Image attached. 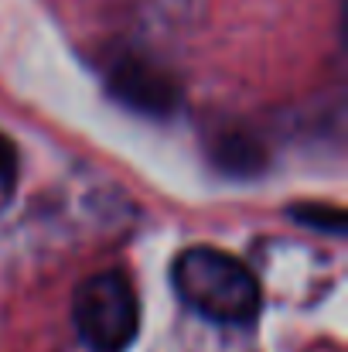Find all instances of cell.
<instances>
[{"mask_svg": "<svg viewBox=\"0 0 348 352\" xmlns=\"http://www.w3.org/2000/svg\"><path fill=\"white\" fill-rule=\"evenodd\" d=\"M171 284L192 311L219 325H249L263 305L253 270L239 256L216 246H192L178 253Z\"/></svg>", "mask_w": 348, "mask_h": 352, "instance_id": "1", "label": "cell"}, {"mask_svg": "<svg viewBox=\"0 0 348 352\" xmlns=\"http://www.w3.org/2000/svg\"><path fill=\"white\" fill-rule=\"evenodd\" d=\"M72 322L93 352H126L140 329V305L133 284L119 270L86 277L72 298Z\"/></svg>", "mask_w": 348, "mask_h": 352, "instance_id": "2", "label": "cell"}, {"mask_svg": "<svg viewBox=\"0 0 348 352\" xmlns=\"http://www.w3.org/2000/svg\"><path fill=\"white\" fill-rule=\"evenodd\" d=\"M106 89L119 107L140 117H171L181 107L178 79L157 62L140 58V55H126L116 62L106 76Z\"/></svg>", "mask_w": 348, "mask_h": 352, "instance_id": "3", "label": "cell"}, {"mask_svg": "<svg viewBox=\"0 0 348 352\" xmlns=\"http://www.w3.org/2000/svg\"><path fill=\"white\" fill-rule=\"evenodd\" d=\"M212 161L219 171H226L232 178H249V175H259L266 168V147L246 126H229V130L216 133Z\"/></svg>", "mask_w": 348, "mask_h": 352, "instance_id": "4", "label": "cell"}, {"mask_svg": "<svg viewBox=\"0 0 348 352\" xmlns=\"http://www.w3.org/2000/svg\"><path fill=\"white\" fill-rule=\"evenodd\" d=\"M287 216L301 226H311V230H321V233L342 236L348 230V216L342 206H325V202H301V206H290Z\"/></svg>", "mask_w": 348, "mask_h": 352, "instance_id": "5", "label": "cell"}, {"mask_svg": "<svg viewBox=\"0 0 348 352\" xmlns=\"http://www.w3.org/2000/svg\"><path fill=\"white\" fill-rule=\"evenodd\" d=\"M17 178V151L14 144L0 133V185H10Z\"/></svg>", "mask_w": 348, "mask_h": 352, "instance_id": "6", "label": "cell"}]
</instances>
